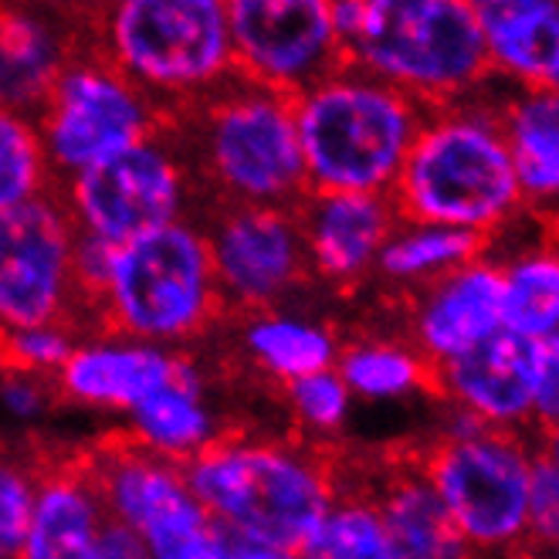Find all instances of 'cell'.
<instances>
[{"instance_id":"obj_16","label":"cell","mask_w":559,"mask_h":559,"mask_svg":"<svg viewBox=\"0 0 559 559\" xmlns=\"http://www.w3.org/2000/svg\"><path fill=\"white\" fill-rule=\"evenodd\" d=\"M397 224V207L386 193H309L299 231L309 265L319 275L356 282L377 269Z\"/></svg>"},{"instance_id":"obj_28","label":"cell","mask_w":559,"mask_h":559,"mask_svg":"<svg viewBox=\"0 0 559 559\" xmlns=\"http://www.w3.org/2000/svg\"><path fill=\"white\" fill-rule=\"evenodd\" d=\"M299 559H393L373 499H336L316 533L295 552Z\"/></svg>"},{"instance_id":"obj_34","label":"cell","mask_w":559,"mask_h":559,"mask_svg":"<svg viewBox=\"0 0 559 559\" xmlns=\"http://www.w3.org/2000/svg\"><path fill=\"white\" fill-rule=\"evenodd\" d=\"M559 536V472L536 454L530 478V539L549 546Z\"/></svg>"},{"instance_id":"obj_27","label":"cell","mask_w":559,"mask_h":559,"mask_svg":"<svg viewBox=\"0 0 559 559\" xmlns=\"http://www.w3.org/2000/svg\"><path fill=\"white\" fill-rule=\"evenodd\" d=\"M245 346L261 367L285 383L333 370L340 359L336 340L329 329L306 322V319H292V316L254 319L245 333Z\"/></svg>"},{"instance_id":"obj_4","label":"cell","mask_w":559,"mask_h":559,"mask_svg":"<svg viewBox=\"0 0 559 559\" xmlns=\"http://www.w3.org/2000/svg\"><path fill=\"white\" fill-rule=\"evenodd\" d=\"M180 472L217 525L288 552L302 549L340 499L322 462L278 444H211Z\"/></svg>"},{"instance_id":"obj_5","label":"cell","mask_w":559,"mask_h":559,"mask_svg":"<svg viewBox=\"0 0 559 559\" xmlns=\"http://www.w3.org/2000/svg\"><path fill=\"white\" fill-rule=\"evenodd\" d=\"M533 465L536 444L525 435L488 431L454 411L420 472L475 556H499L530 539Z\"/></svg>"},{"instance_id":"obj_12","label":"cell","mask_w":559,"mask_h":559,"mask_svg":"<svg viewBox=\"0 0 559 559\" xmlns=\"http://www.w3.org/2000/svg\"><path fill=\"white\" fill-rule=\"evenodd\" d=\"M227 27L235 72L292 98L346 64L329 0H231Z\"/></svg>"},{"instance_id":"obj_9","label":"cell","mask_w":559,"mask_h":559,"mask_svg":"<svg viewBox=\"0 0 559 559\" xmlns=\"http://www.w3.org/2000/svg\"><path fill=\"white\" fill-rule=\"evenodd\" d=\"M48 167L79 177L88 167L153 136L150 95L116 72L103 55L72 58L35 119Z\"/></svg>"},{"instance_id":"obj_11","label":"cell","mask_w":559,"mask_h":559,"mask_svg":"<svg viewBox=\"0 0 559 559\" xmlns=\"http://www.w3.org/2000/svg\"><path fill=\"white\" fill-rule=\"evenodd\" d=\"M183 193L187 180L180 159L159 136H150L72 177L64 207L82 235L122 248L183 221Z\"/></svg>"},{"instance_id":"obj_7","label":"cell","mask_w":559,"mask_h":559,"mask_svg":"<svg viewBox=\"0 0 559 559\" xmlns=\"http://www.w3.org/2000/svg\"><path fill=\"white\" fill-rule=\"evenodd\" d=\"M214 92L204 106L201 153L211 180L231 197L235 207H278L295 204L306 183V163L295 129L292 95L254 85Z\"/></svg>"},{"instance_id":"obj_21","label":"cell","mask_w":559,"mask_h":559,"mask_svg":"<svg viewBox=\"0 0 559 559\" xmlns=\"http://www.w3.org/2000/svg\"><path fill=\"white\" fill-rule=\"evenodd\" d=\"M393 559H475V549L457 533L454 519L424 472L386 478L373 499Z\"/></svg>"},{"instance_id":"obj_18","label":"cell","mask_w":559,"mask_h":559,"mask_svg":"<svg viewBox=\"0 0 559 559\" xmlns=\"http://www.w3.org/2000/svg\"><path fill=\"white\" fill-rule=\"evenodd\" d=\"M180 370V359L150 343L95 340L79 343L69 364L58 370V383L72 401L133 414Z\"/></svg>"},{"instance_id":"obj_10","label":"cell","mask_w":559,"mask_h":559,"mask_svg":"<svg viewBox=\"0 0 559 559\" xmlns=\"http://www.w3.org/2000/svg\"><path fill=\"white\" fill-rule=\"evenodd\" d=\"M75 238L69 207L48 190L0 211V329L64 325L79 302Z\"/></svg>"},{"instance_id":"obj_20","label":"cell","mask_w":559,"mask_h":559,"mask_svg":"<svg viewBox=\"0 0 559 559\" xmlns=\"http://www.w3.org/2000/svg\"><path fill=\"white\" fill-rule=\"evenodd\" d=\"M106 509L85 472H55L38 481V502L21 559H95Z\"/></svg>"},{"instance_id":"obj_1","label":"cell","mask_w":559,"mask_h":559,"mask_svg":"<svg viewBox=\"0 0 559 559\" xmlns=\"http://www.w3.org/2000/svg\"><path fill=\"white\" fill-rule=\"evenodd\" d=\"M390 201L401 221L454 227L481 241L512 227L525 201L502 129V98L481 88L424 112Z\"/></svg>"},{"instance_id":"obj_31","label":"cell","mask_w":559,"mask_h":559,"mask_svg":"<svg viewBox=\"0 0 559 559\" xmlns=\"http://www.w3.org/2000/svg\"><path fill=\"white\" fill-rule=\"evenodd\" d=\"M38 481L41 478L24 462L0 454V559H21L38 502Z\"/></svg>"},{"instance_id":"obj_30","label":"cell","mask_w":559,"mask_h":559,"mask_svg":"<svg viewBox=\"0 0 559 559\" xmlns=\"http://www.w3.org/2000/svg\"><path fill=\"white\" fill-rule=\"evenodd\" d=\"M75 336L69 325H31V329H0V356L8 370L38 377L58 373L75 353Z\"/></svg>"},{"instance_id":"obj_2","label":"cell","mask_w":559,"mask_h":559,"mask_svg":"<svg viewBox=\"0 0 559 559\" xmlns=\"http://www.w3.org/2000/svg\"><path fill=\"white\" fill-rule=\"evenodd\" d=\"M343 61L431 112L488 88L472 0H329Z\"/></svg>"},{"instance_id":"obj_3","label":"cell","mask_w":559,"mask_h":559,"mask_svg":"<svg viewBox=\"0 0 559 559\" xmlns=\"http://www.w3.org/2000/svg\"><path fill=\"white\" fill-rule=\"evenodd\" d=\"M309 193H386L397 183L424 109L343 64L292 98Z\"/></svg>"},{"instance_id":"obj_22","label":"cell","mask_w":559,"mask_h":559,"mask_svg":"<svg viewBox=\"0 0 559 559\" xmlns=\"http://www.w3.org/2000/svg\"><path fill=\"white\" fill-rule=\"evenodd\" d=\"M502 129L522 201L536 211H559V92H509Z\"/></svg>"},{"instance_id":"obj_24","label":"cell","mask_w":559,"mask_h":559,"mask_svg":"<svg viewBox=\"0 0 559 559\" xmlns=\"http://www.w3.org/2000/svg\"><path fill=\"white\" fill-rule=\"evenodd\" d=\"M129 417H133L136 441L150 454L167 457L174 465L190 462L193 454L214 444V420L201 397V380L187 364H180L177 377Z\"/></svg>"},{"instance_id":"obj_35","label":"cell","mask_w":559,"mask_h":559,"mask_svg":"<svg viewBox=\"0 0 559 559\" xmlns=\"http://www.w3.org/2000/svg\"><path fill=\"white\" fill-rule=\"evenodd\" d=\"M0 404H4L14 417H35L45 407V390L38 386L35 377L24 373H8L0 383Z\"/></svg>"},{"instance_id":"obj_6","label":"cell","mask_w":559,"mask_h":559,"mask_svg":"<svg viewBox=\"0 0 559 559\" xmlns=\"http://www.w3.org/2000/svg\"><path fill=\"white\" fill-rule=\"evenodd\" d=\"M103 58L146 95H207L231 79L224 0H122L106 17Z\"/></svg>"},{"instance_id":"obj_17","label":"cell","mask_w":559,"mask_h":559,"mask_svg":"<svg viewBox=\"0 0 559 559\" xmlns=\"http://www.w3.org/2000/svg\"><path fill=\"white\" fill-rule=\"evenodd\" d=\"M488 75L512 92H559V0H472Z\"/></svg>"},{"instance_id":"obj_26","label":"cell","mask_w":559,"mask_h":559,"mask_svg":"<svg viewBox=\"0 0 559 559\" xmlns=\"http://www.w3.org/2000/svg\"><path fill=\"white\" fill-rule=\"evenodd\" d=\"M336 373L359 401H407L435 386V367L401 340H364L340 353Z\"/></svg>"},{"instance_id":"obj_40","label":"cell","mask_w":559,"mask_h":559,"mask_svg":"<svg viewBox=\"0 0 559 559\" xmlns=\"http://www.w3.org/2000/svg\"><path fill=\"white\" fill-rule=\"evenodd\" d=\"M475 559H478V556H475Z\"/></svg>"},{"instance_id":"obj_33","label":"cell","mask_w":559,"mask_h":559,"mask_svg":"<svg viewBox=\"0 0 559 559\" xmlns=\"http://www.w3.org/2000/svg\"><path fill=\"white\" fill-rule=\"evenodd\" d=\"M533 427H559V333L536 343L533 364Z\"/></svg>"},{"instance_id":"obj_36","label":"cell","mask_w":559,"mask_h":559,"mask_svg":"<svg viewBox=\"0 0 559 559\" xmlns=\"http://www.w3.org/2000/svg\"><path fill=\"white\" fill-rule=\"evenodd\" d=\"M95 559H153V552L146 549V543L136 533H129L122 522L106 515L103 533H98Z\"/></svg>"},{"instance_id":"obj_32","label":"cell","mask_w":559,"mask_h":559,"mask_svg":"<svg viewBox=\"0 0 559 559\" xmlns=\"http://www.w3.org/2000/svg\"><path fill=\"white\" fill-rule=\"evenodd\" d=\"M288 401H292L295 414H299L309 427H316V431H336V427H343L349 417L353 393L346 390L343 377L333 367V370H322L306 380L288 383Z\"/></svg>"},{"instance_id":"obj_19","label":"cell","mask_w":559,"mask_h":559,"mask_svg":"<svg viewBox=\"0 0 559 559\" xmlns=\"http://www.w3.org/2000/svg\"><path fill=\"white\" fill-rule=\"evenodd\" d=\"M72 58L75 51L48 17L0 8V109L35 122Z\"/></svg>"},{"instance_id":"obj_38","label":"cell","mask_w":559,"mask_h":559,"mask_svg":"<svg viewBox=\"0 0 559 559\" xmlns=\"http://www.w3.org/2000/svg\"><path fill=\"white\" fill-rule=\"evenodd\" d=\"M536 454L543 457V462H549V465L559 472V427H549V431H539Z\"/></svg>"},{"instance_id":"obj_15","label":"cell","mask_w":559,"mask_h":559,"mask_svg":"<svg viewBox=\"0 0 559 559\" xmlns=\"http://www.w3.org/2000/svg\"><path fill=\"white\" fill-rule=\"evenodd\" d=\"M533 364L536 343L499 333L485 346L435 370V390L451 411L472 417L478 427L525 435L533 427Z\"/></svg>"},{"instance_id":"obj_29","label":"cell","mask_w":559,"mask_h":559,"mask_svg":"<svg viewBox=\"0 0 559 559\" xmlns=\"http://www.w3.org/2000/svg\"><path fill=\"white\" fill-rule=\"evenodd\" d=\"M48 170L38 126L11 109H0V211L41 197Z\"/></svg>"},{"instance_id":"obj_14","label":"cell","mask_w":559,"mask_h":559,"mask_svg":"<svg viewBox=\"0 0 559 559\" xmlns=\"http://www.w3.org/2000/svg\"><path fill=\"white\" fill-rule=\"evenodd\" d=\"M506 333L502 282L491 254L424 285L411 312V346L435 370Z\"/></svg>"},{"instance_id":"obj_25","label":"cell","mask_w":559,"mask_h":559,"mask_svg":"<svg viewBox=\"0 0 559 559\" xmlns=\"http://www.w3.org/2000/svg\"><path fill=\"white\" fill-rule=\"evenodd\" d=\"M481 254H485V241L468 231L401 221L377 258V272L393 285L424 288Z\"/></svg>"},{"instance_id":"obj_13","label":"cell","mask_w":559,"mask_h":559,"mask_svg":"<svg viewBox=\"0 0 559 559\" xmlns=\"http://www.w3.org/2000/svg\"><path fill=\"white\" fill-rule=\"evenodd\" d=\"M217 295L265 309L309 265L299 221L278 207H231L207 235Z\"/></svg>"},{"instance_id":"obj_37","label":"cell","mask_w":559,"mask_h":559,"mask_svg":"<svg viewBox=\"0 0 559 559\" xmlns=\"http://www.w3.org/2000/svg\"><path fill=\"white\" fill-rule=\"evenodd\" d=\"M227 559H299V556L288 552V549L254 543L248 536H238V533L227 530Z\"/></svg>"},{"instance_id":"obj_23","label":"cell","mask_w":559,"mask_h":559,"mask_svg":"<svg viewBox=\"0 0 559 559\" xmlns=\"http://www.w3.org/2000/svg\"><path fill=\"white\" fill-rule=\"evenodd\" d=\"M496 258V254H491ZM506 333L543 343L559 333V231L530 238L496 258Z\"/></svg>"},{"instance_id":"obj_39","label":"cell","mask_w":559,"mask_h":559,"mask_svg":"<svg viewBox=\"0 0 559 559\" xmlns=\"http://www.w3.org/2000/svg\"><path fill=\"white\" fill-rule=\"evenodd\" d=\"M546 549H549V559H559V536H556Z\"/></svg>"},{"instance_id":"obj_8","label":"cell","mask_w":559,"mask_h":559,"mask_svg":"<svg viewBox=\"0 0 559 559\" xmlns=\"http://www.w3.org/2000/svg\"><path fill=\"white\" fill-rule=\"evenodd\" d=\"M214 302L207 235L177 221L119 248L103 312L133 343L153 346L193 336L211 319Z\"/></svg>"}]
</instances>
